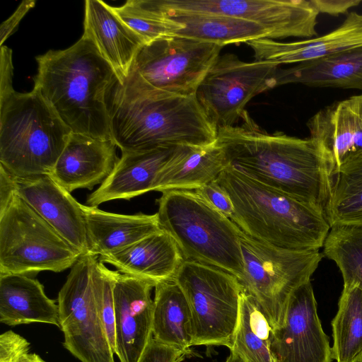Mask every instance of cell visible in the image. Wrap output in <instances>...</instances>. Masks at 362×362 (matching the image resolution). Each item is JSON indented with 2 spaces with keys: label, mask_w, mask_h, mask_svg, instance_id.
Returning a JSON list of instances; mask_svg holds the SVG:
<instances>
[{
  "label": "cell",
  "mask_w": 362,
  "mask_h": 362,
  "mask_svg": "<svg viewBox=\"0 0 362 362\" xmlns=\"http://www.w3.org/2000/svg\"><path fill=\"white\" fill-rule=\"evenodd\" d=\"M242 124L218 129L216 144L226 166L300 201L325 210L330 178L311 139L273 134L246 110Z\"/></svg>",
  "instance_id": "6da1fadb"
},
{
  "label": "cell",
  "mask_w": 362,
  "mask_h": 362,
  "mask_svg": "<svg viewBox=\"0 0 362 362\" xmlns=\"http://www.w3.org/2000/svg\"><path fill=\"white\" fill-rule=\"evenodd\" d=\"M34 88L73 133L112 140L107 101L119 81L93 43L81 37L63 50L36 57Z\"/></svg>",
  "instance_id": "7a4b0ae2"
},
{
  "label": "cell",
  "mask_w": 362,
  "mask_h": 362,
  "mask_svg": "<svg viewBox=\"0 0 362 362\" xmlns=\"http://www.w3.org/2000/svg\"><path fill=\"white\" fill-rule=\"evenodd\" d=\"M107 106L112 138L121 151L216 141L217 128L195 95H155L124 80L111 90Z\"/></svg>",
  "instance_id": "3957f363"
},
{
  "label": "cell",
  "mask_w": 362,
  "mask_h": 362,
  "mask_svg": "<svg viewBox=\"0 0 362 362\" xmlns=\"http://www.w3.org/2000/svg\"><path fill=\"white\" fill-rule=\"evenodd\" d=\"M229 196L230 219L266 245L297 250L323 247L331 229L324 209L300 201L226 166L216 180Z\"/></svg>",
  "instance_id": "277c9868"
},
{
  "label": "cell",
  "mask_w": 362,
  "mask_h": 362,
  "mask_svg": "<svg viewBox=\"0 0 362 362\" xmlns=\"http://www.w3.org/2000/svg\"><path fill=\"white\" fill-rule=\"evenodd\" d=\"M71 133L35 88L0 98V165L17 177L50 175Z\"/></svg>",
  "instance_id": "5b68a950"
},
{
  "label": "cell",
  "mask_w": 362,
  "mask_h": 362,
  "mask_svg": "<svg viewBox=\"0 0 362 362\" xmlns=\"http://www.w3.org/2000/svg\"><path fill=\"white\" fill-rule=\"evenodd\" d=\"M159 225L185 260L219 268L240 279L244 264L240 228L194 189H170L157 200Z\"/></svg>",
  "instance_id": "8992f818"
},
{
  "label": "cell",
  "mask_w": 362,
  "mask_h": 362,
  "mask_svg": "<svg viewBox=\"0 0 362 362\" xmlns=\"http://www.w3.org/2000/svg\"><path fill=\"white\" fill-rule=\"evenodd\" d=\"M240 243L244 272L243 290L256 300L272 329L281 327L293 293L311 281L323 254L319 250L297 251L262 243L240 229Z\"/></svg>",
  "instance_id": "52a82bcc"
},
{
  "label": "cell",
  "mask_w": 362,
  "mask_h": 362,
  "mask_svg": "<svg viewBox=\"0 0 362 362\" xmlns=\"http://www.w3.org/2000/svg\"><path fill=\"white\" fill-rule=\"evenodd\" d=\"M224 46L171 35L144 45L125 80L158 96H191Z\"/></svg>",
  "instance_id": "ba28073f"
},
{
  "label": "cell",
  "mask_w": 362,
  "mask_h": 362,
  "mask_svg": "<svg viewBox=\"0 0 362 362\" xmlns=\"http://www.w3.org/2000/svg\"><path fill=\"white\" fill-rule=\"evenodd\" d=\"M81 256L18 193L0 214V274L60 272Z\"/></svg>",
  "instance_id": "9c48e42d"
},
{
  "label": "cell",
  "mask_w": 362,
  "mask_h": 362,
  "mask_svg": "<svg viewBox=\"0 0 362 362\" xmlns=\"http://www.w3.org/2000/svg\"><path fill=\"white\" fill-rule=\"evenodd\" d=\"M173 280L191 310L193 345H221L230 350L243 291L238 278L214 266L185 260Z\"/></svg>",
  "instance_id": "30bf717a"
},
{
  "label": "cell",
  "mask_w": 362,
  "mask_h": 362,
  "mask_svg": "<svg viewBox=\"0 0 362 362\" xmlns=\"http://www.w3.org/2000/svg\"><path fill=\"white\" fill-rule=\"evenodd\" d=\"M141 8L159 16L215 14L256 23L275 39L317 36L320 14L310 0H134Z\"/></svg>",
  "instance_id": "8fae6325"
},
{
  "label": "cell",
  "mask_w": 362,
  "mask_h": 362,
  "mask_svg": "<svg viewBox=\"0 0 362 362\" xmlns=\"http://www.w3.org/2000/svg\"><path fill=\"white\" fill-rule=\"evenodd\" d=\"M94 256L83 255L71 268L58 294L64 347L81 362H115L92 284Z\"/></svg>",
  "instance_id": "7c38bea8"
},
{
  "label": "cell",
  "mask_w": 362,
  "mask_h": 362,
  "mask_svg": "<svg viewBox=\"0 0 362 362\" xmlns=\"http://www.w3.org/2000/svg\"><path fill=\"white\" fill-rule=\"evenodd\" d=\"M279 66L265 61L244 62L229 53L218 57L195 94L217 130L234 126L252 98L276 87Z\"/></svg>",
  "instance_id": "4fadbf2b"
},
{
  "label": "cell",
  "mask_w": 362,
  "mask_h": 362,
  "mask_svg": "<svg viewBox=\"0 0 362 362\" xmlns=\"http://www.w3.org/2000/svg\"><path fill=\"white\" fill-rule=\"evenodd\" d=\"M271 350L276 362H332V349L317 310L311 281L291 295L281 327L272 329Z\"/></svg>",
  "instance_id": "5bb4252c"
},
{
  "label": "cell",
  "mask_w": 362,
  "mask_h": 362,
  "mask_svg": "<svg viewBox=\"0 0 362 362\" xmlns=\"http://www.w3.org/2000/svg\"><path fill=\"white\" fill-rule=\"evenodd\" d=\"M306 126L331 184L342 166L362 158V93L321 108Z\"/></svg>",
  "instance_id": "9a60e30c"
},
{
  "label": "cell",
  "mask_w": 362,
  "mask_h": 362,
  "mask_svg": "<svg viewBox=\"0 0 362 362\" xmlns=\"http://www.w3.org/2000/svg\"><path fill=\"white\" fill-rule=\"evenodd\" d=\"M153 281L115 271V354L120 362H138L152 335Z\"/></svg>",
  "instance_id": "2e32d148"
},
{
  "label": "cell",
  "mask_w": 362,
  "mask_h": 362,
  "mask_svg": "<svg viewBox=\"0 0 362 362\" xmlns=\"http://www.w3.org/2000/svg\"><path fill=\"white\" fill-rule=\"evenodd\" d=\"M18 194L81 255L90 254L81 203L49 175L17 177Z\"/></svg>",
  "instance_id": "e0dca14e"
},
{
  "label": "cell",
  "mask_w": 362,
  "mask_h": 362,
  "mask_svg": "<svg viewBox=\"0 0 362 362\" xmlns=\"http://www.w3.org/2000/svg\"><path fill=\"white\" fill-rule=\"evenodd\" d=\"M255 60L279 65L314 61L362 47V13L351 12L334 30L312 38L281 42L263 38L247 42Z\"/></svg>",
  "instance_id": "ac0fdd59"
},
{
  "label": "cell",
  "mask_w": 362,
  "mask_h": 362,
  "mask_svg": "<svg viewBox=\"0 0 362 362\" xmlns=\"http://www.w3.org/2000/svg\"><path fill=\"white\" fill-rule=\"evenodd\" d=\"M113 140L71 133L49 175L68 192L91 189L112 173L119 158Z\"/></svg>",
  "instance_id": "d6986e66"
},
{
  "label": "cell",
  "mask_w": 362,
  "mask_h": 362,
  "mask_svg": "<svg viewBox=\"0 0 362 362\" xmlns=\"http://www.w3.org/2000/svg\"><path fill=\"white\" fill-rule=\"evenodd\" d=\"M83 37L90 40L115 71L119 83L127 78L144 40L100 0L85 2Z\"/></svg>",
  "instance_id": "ffe728a7"
},
{
  "label": "cell",
  "mask_w": 362,
  "mask_h": 362,
  "mask_svg": "<svg viewBox=\"0 0 362 362\" xmlns=\"http://www.w3.org/2000/svg\"><path fill=\"white\" fill-rule=\"evenodd\" d=\"M177 146L122 151L112 173L88 194L87 205L98 207L111 200H129L152 191L156 176L170 162Z\"/></svg>",
  "instance_id": "44dd1931"
},
{
  "label": "cell",
  "mask_w": 362,
  "mask_h": 362,
  "mask_svg": "<svg viewBox=\"0 0 362 362\" xmlns=\"http://www.w3.org/2000/svg\"><path fill=\"white\" fill-rule=\"evenodd\" d=\"M98 260L122 274L154 282L173 279L185 260L175 240L164 230L150 235Z\"/></svg>",
  "instance_id": "7402d4cb"
},
{
  "label": "cell",
  "mask_w": 362,
  "mask_h": 362,
  "mask_svg": "<svg viewBox=\"0 0 362 362\" xmlns=\"http://www.w3.org/2000/svg\"><path fill=\"white\" fill-rule=\"evenodd\" d=\"M90 254L99 257L119 251L153 233L162 231L157 214L126 215L81 204Z\"/></svg>",
  "instance_id": "603a6c76"
},
{
  "label": "cell",
  "mask_w": 362,
  "mask_h": 362,
  "mask_svg": "<svg viewBox=\"0 0 362 362\" xmlns=\"http://www.w3.org/2000/svg\"><path fill=\"white\" fill-rule=\"evenodd\" d=\"M0 321L9 326L40 322L60 327L58 304L40 281L23 274H0Z\"/></svg>",
  "instance_id": "cb8c5ba5"
},
{
  "label": "cell",
  "mask_w": 362,
  "mask_h": 362,
  "mask_svg": "<svg viewBox=\"0 0 362 362\" xmlns=\"http://www.w3.org/2000/svg\"><path fill=\"white\" fill-rule=\"evenodd\" d=\"M274 81L276 87L299 83L314 88L362 91V47L288 68H279Z\"/></svg>",
  "instance_id": "d4e9b609"
},
{
  "label": "cell",
  "mask_w": 362,
  "mask_h": 362,
  "mask_svg": "<svg viewBox=\"0 0 362 362\" xmlns=\"http://www.w3.org/2000/svg\"><path fill=\"white\" fill-rule=\"evenodd\" d=\"M226 167L223 152L216 143L204 147L178 146L156 176L152 191L195 189L216 180Z\"/></svg>",
  "instance_id": "484cf974"
},
{
  "label": "cell",
  "mask_w": 362,
  "mask_h": 362,
  "mask_svg": "<svg viewBox=\"0 0 362 362\" xmlns=\"http://www.w3.org/2000/svg\"><path fill=\"white\" fill-rule=\"evenodd\" d=\"M152 335L158 342L185 354L194 346L191 310L183 291L173 279L155 286Z\"/></svg>",
  "instance_id": "4316f807"
},
{
  "label": "cell",
  "mask_w": 362,
  "mask_h": 362,
  "mask_svg": "<svg viewBox=\"0 0 362 362\" xmlns=\"http://www.w3.org/2000/svg\"><path fill=\"white\" fill-rule=\"evenodd\" d=\"M160 16L168 18L182 25L181 29L174 33L175 35L223 46L233 43H247L263 38L274 40L272 33L266 28L242 18L199 13H176Z\"/></svg>",
  "instance_id": "83f0119b"
},
{
  "label": "cell",
  "mask_w": 362,
  "mask_h": 362,
  "mask_svg": "<svg viewBox=\"0 0 362 362\" xmlns=\"http://www.w3.org/2000/svg\"><path fill=\"white\" fill-rule=\"evenodd\" d=\"M332 357L337 362H362V289L344 284L332 320Z\"/></svg>",
  "instance_id": "f1b7e54d"
},
{
  "label": "cell",
  "mask_w": 362,
  "mask_h": 362,
  "mask_svg": "<svg viewBox=\"0 0 362 362\" xmlns=\"http://www.w3.org/2000/svg\"><path fill=\"white\" fill-rule=\"evenodd\" d=\"M272 328L260 307L243 290L240 312L230 351L244 362H276L271 350Z\"/></svg>",
  "instance_id": "f546056e"
},
{
  "label": "cell",
  "mask_w": 362,
  "mask_h": 362,
  "mask_svg": "<svg viewBox=\"0 0 362 362\" xmlns=\"http://www.w3.org/2000/svg\"><path fill=\"white\" fill-rule=\"evenodd\" d=\"M325 211L331 228H362V158L345 164L332 178Z\"/></svg>",
  "instance_id": "4dcf8cb0"
},
{
  "label": "cell",
  "mask_w": 362,
  "mask_h": 362,
  "mask_svg": "<svg viewBox=\"0 0 362 362\" xmlns=\"http://www.w3.org/2000/svg\"><path fill=\"white\" fill-rule=\"evenodd\" d=\"M322 248L323 255L338 267L344 284L362 289V228L332 227Z\"/></svg>",
  "instance_id": "1f68e13d"
},
{
  "label": "cell",
  "mask_w": 362,
  "mask_h": 362,
  "mask_svg": "<svg viewBox=\"0 0 362 362\" xmlns=\"http://www.w3.org/2000/svg\"><path fill=\"white\" fill-rule=\"evenodd\" d=\"M115 13L146 42L173 35L182 25L168 18L162 17L138 6L134 0L127 1L119 7L112 6Z\"/></svg>",
  "instance_id": "d6a6232c"
},
{
  "label": "cell",
  "mask_w": 362,
  "mask_h": 362,
  "mask_svg": "<svg viewBox=\"0 0 362 362\" xmlns=\"http://www.w3.org/2000/svg\"><path fill=\"white\" fill-rule=\"evenodd\" d=\"M115 271L105 267L95 257L92 264V284L95 300L104 323L114 354L116 350L115 313L113 286Z\"/></svg>",
  "instance_id": "836d02e7"
},
{
  "label": "cell",
  "mask_w": 362,
  "mask_h": 362,
  "mask_svg": "<svg viewBox=\"0 0 362 362\" xmlns=\"http://www.w3.org/2000/svg\"><path fill=\"white\" fill-rule=\"evenodd\" d=\"M30 343L16 332L8 330L0 336V362H18L29 354Z\"/></svg>",
  "instance_id": "e575fe53"
},
{
  "label": "cell",
  "mask_w": 362,
  "mask_h": 362,
  "mask_svg": "<svg viewBox=\"0 0 362 362\" xmlns=\"http://www.w3.org/2000/svg\"><path fill=\"white\" fill-rule=\"evenodd\" d=\"M194 192L228 218L233 214V203L227 193L216 180L199 187Z\"/></svg>",
  "instance_id": "d590c367"
},
{
  "label": "cell",
  "mask_w": 362,
  "mask_h": 362,
  "mask_svg": "<svg viewBox=\"0 0 362 362\" xmlns=\"http://www.w3.org/2000/svg\"><path fill=\"white\" fill-rule=\"evenodd\" d=\"M185 354L165 345L151 336L138 362H179Z\"/></svg>",
  "instance_id": "8d00e7d4"
},
{
  "label": "cell",
  "mask_w": 362,
  "mask_h": 362,
  "mask_svg": "<svg viewBox=\"0 0 362 362\" xmlns=\"http://www.w3.org/2000/svg\"><path fill=\"white\" fill-rule=\"evenodd\" d=\"M13 70L12 51L3 45L0 55V98L15 90L12 86Z\"/></svg>",
  "instance_id": "74e56055"
},
{
  "label": "cell",
  "mask_w": 362,
  "mask_h": 362,
  "mask_svg": "<svg viewBox=\"0 0 362 362\" xmlns=\"http://www.w3.org/2000/svg\"><path fill=\"white\" fill-rule=\"evenodd\" d=\"M17 189V177L0 165V214L8 208Z\"/></svg>",
  "instance_id": "f35d334b"
},
{
  "label": "cell",
  "mask_w": 362,
  "mask_h": 362,
  "mask_svg": "<svg viewBox=\"0 0 362 362\" xmlns=\"http://www.w3.org/2000/svg\"><path fill=\"white\" fill-rule=\"evenodd\" d=\"M35 5V1L25 0L21 3L15 12L0 26V47L16 30L18 25L25 15Z\"/></svg>",
  "instance_id": "ab89813d"
},
{
  "label": "cell",
  "mask_w": 362,
  "mask_h": 362,
  "mask_svg": "<svg viewBox=\"0 0 362 362\" xmlns=\"http://www.w3.org/2000/svg\"><path fill=\"white\" fill-rule=\"evenodd\" d=\"M319 13L332 16L348 13L349 9L358 6L361 0H310Z\"/></svg>",
  "instance_id": "60d3db41"
},
{
  "label": "cell",
  "mask_w": 362,
  "mask_h": 362,
  "mask_svg": "<svg viewBox=\"0 0 362 362\" xmlns=\"http://www.w3.org/2000/svg\"><path fill=\"white\" fill-rule=\"evenodd\" d=\"M18 362H45L40 356L35 354H28L22 356Z\"/></svg>",
  "instance_id": "b9f144b4"
},
{
  "label": "cell",
  "mask_w": 362,
  "mask_h": 362,
  "mask_svg": "<svg viewBox=\"0 0 362 362\" xmlns=\"http://www.w3.org/2000/svg\"><path fill=\"white\" fill-rule=\"evenodd\" d=\"M226 362H244V361L235 352L230 351V354Z\"/></svg>",
  "instance_id": "7bdbcfd3"
}]
</instances>
